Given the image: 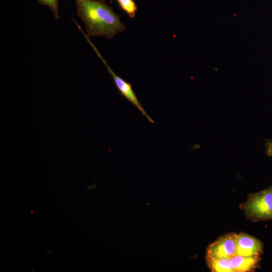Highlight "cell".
<instances>
[{"label": "cell", "mask_w": 272, "mask_h": 272, "mask_svg": "<svg viewBox=\"0 0 272 272\" xmlns=\"http://www.w3.org/2000/svg\"><path fill=\"white\" fill-rule=\"evenodd\" d=\"M77 15L84 23L89 37L114 38L126 27L120 16L105 0H75Z\"/></svg>", "instance_id": "obj_1"}, {"label": "cell", "mask_w": 272, "mask_h": 272, "mask_svg": "<svg viewBox=\"0 0 272 272\" xmlns=\"http://www.w3.org/2000/svg\"><path fill=\"white\" fill-rule=\"evenodd\" d=\"M242 207L246 216L252 221L272 220V185L250 194Z\"/></svg>", "instance_id": "obj_2"}, {"label": "cell", "mask_w": 272, "mask_h": 272, "mask_svg": "<svg viewBox=\"0 0 272 272\" xmlns=\"http://www.w3.org/2000/svg\"><path fill=\"white\" fill-rule=\"evenodd\" d=\"M83 34L87 41L90 44L94 51L97 53V55L106 66L108 72L112 77L115 85L120 93L128 101L135 106L150 122L154 123V121L148 115L139 102L136 95L132 90L131 85L115 74V73L108 65L105 59L101 55L97 47L91 41L89 37L85 32H83Z\"/></svg>", "instance_id": "obj_3"}, {"label": "cell", "mask_w": 272, "mask_h": 272, "mask_svg": "<svg viewBox=\"0 0 272 272\" xmlns=\"http://www.w3.org/2000/svg\"><path fill=\"white\" fill-rule=\"evenodd\" d=\"M236 234L224 235L211 243L207 250L206 257L230 259L236 254Z\"/></svg>", "instance_id": "obj_4"}, {"label": "cell", "mask_w": 272, "mask_h": 272, "mask_svg": "<svg viewBox=\"0 0 272 272\" xmlns=\"http://www.w3.org/2000/svg\"><path fill=\"white\" fill-rule=\"evenodd\" d=\"M236 254L245 256H260L263 251L262 242L245 233L236 234Z\"/></svg>", "instance_id": "obj_5"}, {"label": "cell", "mask_w": 272, "mask_h": 272, "mask_svg": "<svg viewBox=\"0 0 272 272\" xmlns=\"http://www.w3.org/2000/svg\"><path fill=\"white\" fill-rule=\"evenodd\" d=\"M259 256H245L236 254L230 259L234 272H247L254 270L260 261Z\"/></svg>", "instance_id": "obj_6"}, {"label": "cell", "mask_w": 272, "mask_h": 272, "mask_svg": "<svg viewBox=\"0 0 272 272\" xmlns=\"http://www.w3.org/2000/svg\"><path fill=\"white\" fill-rule=\"evenodd\" d=\"M208 266L213 272H234L230 259L206 257Z\"/></svg>", "instance_id": "obj_7"}, {"label": "cell", "mask_w": 272, "mask_h": 272, "mask_svg": "<svg viewBox=\"0 0 272 272\" xmlns=\"http://www.w3.org/2000/svg\"><path fill=\"white\" fill-rule=\"evenodd\" d=\"M113 0L110 1V3ZM117 1L121 9L124 11L130 18L135 16L138 7L133 0H115Z\"/></svg>", "instance_id": "obj_8"}, {"label": "cell", "mask_w": 272, "mask_h": 272, "mask_svg": "<svg viewBox=\"0 0 272 272\" xmlns=\"http://www.w3.org/2000/svg\"><path fill=\"white\" fill-rule=\"evenodd\" d=\"M38 2L41 5L48 7L52 12L54 18L59 19L60 16L59 14L58 0H37Z\"/></svg>", "instance_id": "obj_9"}]
</instances>
